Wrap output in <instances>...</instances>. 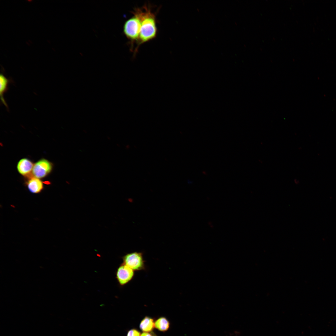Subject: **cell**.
<instances>
[{
  "mask_svg": "<svg viewBox=\"0 0 336 336\" xmlns=\"http://www.w3.org/2000/svg\"><path fill=\"white\" fill-rule=\"evenodd\" d=\"M169 327L170 323L165 317H160L155 322V328L161 331L165 332L167 331Z\"/></svg>",
  "mask_w": 336,
  "mask_h": 336,
  "instance_id": "30bf717a",
  "label": "cell"
},
{
  "mask_svg": "<svg viewBox=\"0 0 336 336\" xmlns=\"http://www.w3.org/2000/svg\"><path fill=\"white\" fill-rule=\"evenodd\" d=\"M133 16L124 23L123 31L124 35L129 40L131 49L133 50L134 44H137L140 31L141 24L138 16L132 12Z\"/></svg>",
  "mask_w": 336,
  "mask_h": 336,
  "instance_id": "7a4b0ae2",
  "label": "cell"
},
{
  "mask_svg": "<svg viewBox=\"0 0 336 336\" xmlns=\"http://www.w3.org/2000/svg\"><path fill=\"white\" fill-rule=\"evenodd\" d=\"M52 167V164L50 162L45 159H42L34 165L32 173L37 178H43L51 172Z\"/></svg>",
  "mask_w": 336,
  "mask_h": 336,
  "instance_id": "277c9868",
  "label": "cell"
},
{
  "mask_svg": "<svg viewBox=\"0 0 336 336\" xmlns=\"http://www.w3.org/2000/svg\"><path fill=\"white\" fill-rule=\"evenodd\" d=\"M141 333L135 329H132L128 330L126 336H141Z\"/></svg>",
  "mask_w": 336,
  "mask_h": 336,
  "instance_id": "8fae6325",
  "label": "cell"
},
{
  "mask_svg": "<svg viewBox=\"0 0 336 336\" xmlns=\"http://www.w3.org/2000/svg\"><path fill=\"white\" fill-rule=\"evenodd\" d=\"M33 166V164L27 158H23L18 162L17 169L21 175H26L32 170Z\"/></svg>",
  "mask_w": 336,
  "mask_h": 336,
  "instance_id": "52a82bcc",
  "label": "cell"
},
{
  "mask_svg": "<svg viewBox=\"0 0 336 336\" xmlns=\"http://www.w3.org/2000/svg\"><path fill=\"white\" fill-rule=\"evenodd\" d=\"M123 264L134 271L145 269V261L142 252H134L128 253L122 257Z\"/></svg>",
  "mask_w": 336,
  "mask_h": 336,
  "instance_id": "3957f363",
  "label": "cell"
},
{
  "mask_svg": "<svg viewBox=\"0 0 336 336\" xmlns=\"http://www.w3.org/2000/svg\"><path fill=\"white\" fill-rule=\"evenodd\" d=\"M13 82V80L7 78L2 73L0 75V96L1 102L6 107L7 109L9 110L8 106L4 98L3 95L7 92L9 89V85L10 83Z\"/></svg>",
  "mask_w": 336,
  "mask_h": 336,
  "instance_id": "8992f818",
  "label": "cell"
},
{
  "mask_svg": "<svg viewBox=\"0 0 336 336\" xmlns=\"http://www.w3.org/2000/svg\"><path fill=\"white\" fill-rule=\"evenodd\" d=\"M141 336H153V335L148 332H143L141 334Z\"/></svg>",
  "mask_w": 336,
  "mask_h": 336,
  "instance_id": "7c38bea8",
  "label": "cell"
},
{
  "mask_svg": "<svg viewBox=\"0 0 336 336\" xmlns=\"http://www.w3.org/2000/svg\"><path fill=\"white\" fill-rule=\"evenodd\" d=\"M133 12L138 16L141 24L138 41L133 52L134 56L141 45L156 37L157 28V12L152 11V7L149 4H145L141 7L136 8Z\"/></svg>",
  "mask_w": 336,
  "mask_h": 336,
  "instance_id": "6da1fadb",
  "label": "cell"
},
{
  "mask_svg": "<svg viewBox=\"0 0 336 336\" xmlns=\"http://www.w3.org/2000/svg\"><path fill=\"white\" fill-rule=\"evenodd\" d=\"M27 185L29 190L33 193H38L43 189L42 181L35 177L30 178L27 182Z\"/></svg>",
  "mask_w": 336,
  "mask_h": 336,
  "instance_id": "ba28073f",
  "label": "cell"
},
{
  "mask_svg": "<svg viewBox=\"0 0 336 336\" xmlns=\"http://www.w3.org/2000/svg\"><path fill=\"white\" fill-rule=\"evenodd\" d=\"M152 334L153 336H157L156 335H155L154 334L152 333Z\"/></svg>",
  "mask_w": 336,
  "mask_h": 336,
  "instance_id": "4fadbf2b",
  "label": "cell"
},
{
  "mask_svg": "<svg viewBox=\"0 0 336 336\" xmlns=\"http://www.w3.org/2000/svg\"><path fill=\"white\" fill-rule=\"evenodd\" d=\"M134 275V271L123 263L117 269L116 278L120 285L123 286L131 281Z\"/></svg>",
  "mask_w": 336,
  "mask_h": 336,
  "instance_id": "5b68a950",
  "label": "cell"
},
{
  "mask_svg": "<svg viewBox=\"0 0 336 336\" xmlns=\"http://www.w3.org/2000/svg\"><path fill=\"white\" fill-rule=\"evenodd\" d=\"M155 327L154 320L149 317H145L141 321L139 324L140 329L143 332H149L152 331Z\"/></svg>",
  "mask_w": 336,
  "mask_h": 336,
  "instance_id": "9c48e42d",
  "label": "cell"
}]
</instances>
